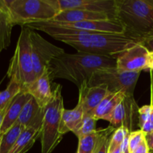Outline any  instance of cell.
Segmentation results:
<instances>
[{
  "instance_id": "6da1fadb",
  "label": "cell",
  "mask_w": 153,
  "mask_h": 153,
  "mask_svg": "<svg viewBox=\"0 0 153 153\" xmlns=\"http://www.w3.org/2000/svg\"><path fill=\"white\" fill-rule=\"evenodd\" d=\"M116 66L117 58L114 56L78 52L61 54L52 60L49 68L52 80L66 79L80 88L95 71Z\"/></svg>"
},
{
  "instance_id": "7a4b0ae2",
  "label": "cell",
  "mask_w": 153,
  "mask_h": 153,
  "mask_svg": "<svg viewBox=\"0 0 153 153\" xmlns=\"http://www.w3.org/2000/svg\"><path fill=\"white\" fill-rule=\"evenodd\" d=\"M54 39L73 46L78 52L115 58L138 41L125 34L93 33L85 35L56 36Z\"/></svg>"
},
{
  "instance_id": "3957f363",
  "label": "cell",
  "mask_w": 153,
  "mask_h": 153,
  "mask_svg": "<svg viewBox=\"0 0 153 153\" xmlns=\"http://www.w3.org/2000/svg\"><path fill=\"white\" fill-rule=\"evenodd\" d=\"M116 19L138 43L153 34V6L147 0H117Z\"/></svg>"
},
{
  "instance_id": "277c9868",
  "label": "cell",
  "mask_w": 153,
  "mask_h": 153,
  "mask_svg": "<svg viewBox=\"0 0 153 153\" xmlns=\"http://www.w3.org/2000/svg\"><path fill=\"white\" fill-rule=\"evenodd\" d=\"M13 25L52 20L60 13L57 0H5Z\"/></svg>"
},
{
  "instance_id": "5b68a950",
  "label": "cell",
  "mask_w": 153,
  "mask_h": 153,
  "mask_svg": "<svg viewBox=\"0 0 153 153\" xmlns=\"http://www.w3.org/2000/svg\"><path fill=\"white\" fill-rule=\"evenodd\" d=\"M29 32L30 28L22 27L7 73L10 80L18 84L22 92H27L30 85L36 79L31 58Z\"/></svg>"
},
{
  "instance_id": "8992f818",
  "label": "cell",
  "mask_w": 153,
  "mask_h": 153,
  "mask_svg": "<svg viewBox=\"0 0 153 153\" xmlns=\"http://www.w3.org/2000/svg\"><path fill=\"white\" fill-rule=\"evenodd\" d=\"M61 86L54 88L52 97L43 110V119L40 130L41 153H52L63 138L60 132L61 117L64 111V101Z\"/></svg>"
},
{
  "instance_id": "52a82bcc",
  "label": "cell",
  "mask_w": 153,
  "mask_h": 153,
  "mask_svg": "<svg viewBox=\"0 0 153 153\" xmlns=\"http://www.w3.org/2000/svg\"><path fill=\"white\" fill-rule=\"evenodd\" d=\"M140 73L121 71L117 67L101 69L93 73L87 85L90 87L105 85L110 93L123 92L126 97H133Z\"/></svg>"
},
{
  "instance_id": "ba28073f",
  "label": "cell",
  "mask_w": 153,
  "mask_h": 153,
  "mask_svg": "<svg viewBox=\"0 0 153 153\" xmlns=\"http://www.w3.org/2000/svg\"><path fill=\"white\" fill-rule=\"evenodd\" d=\"M29 40L33 67L37 79L43 74L45 69L49 67L54 58L65 52L31 29H30Z\"/></svg>"
},
{
  "instance_id": "9c48e42d",
  "label": "cell",
  "mask_w": 153,
  "mask_h": 153,
  "mask_svg": "<svg viewBox=\"0 0 153 153\" xmlns=\"http://www.w3.org/2000/svg\"><path fill=\"white\" fill-rule=\"evenodd\" d=\"M149 52L140 43H135L117 55L116 67L127 73L147 70Z\"/></svg>"
},
{
  "instance_id": "30bf717a",
  "label": "cell",
  "mask_w": 153,
  "mask_h": 153,
  "mask_svg": "<svg viewBox=\"0 0 153 153\" xmlns=\"http://www.w3.org/2000/svg\"><path fill=\"white\" fill-rule=\"evenodd\" d=\"M60 11L80 10L105 13L116 19L117 0H57Z\"/></svg>"
},
{
  "instance_id": "8fae6325",
  "label": "cell",
  "mask_w": 153,
  "mask_h": 153,
  "mask_svg": "<svg viewBox=\"0 0 153 153\" xmlns=\"http://www.w3.org/2000/svg\"><path fill=\"white\" fill-rule=\"evenodd\" d=\"M79 97L78 103L82 106L84 114H92L103 99L110 93L105 85L90 87L85 82L79 88Z\"/></svg>"
},
{
  "instance_id": "7c38bea8",
  "label": "cell",
  "mask_w": 153,
  "mask_h": 153,
  "mask_svg": "<svg viewBox=\"0 0 153 153\" xmlns=\"http://www.w3.org/2000/svg\"><path fill=\"white\" fill-rule=\"evenodd\" d=\"M137 105L134 101V97H126L114 109L112 114L111 126L118 128L125 126L131 132L133 128V120L135 114L138 113Z\"/></svg>"
},
{
  "instance_id": "4fadbf2b",
  "label": "cell",
  "mask_w": 153,
  "mask_h": 153,
  "mask_svg": "<svg viewBox=\"0 0 153 153\" xmlns=\"http://www.w3.org/2000/svg\"><path fill=\"white\" fill-rule=\"evenodd\" d=\"M49 67L45 69L43 74L37 77L27 90V93L36 100L42 108H44L48 104L53 93L51 87L52 80Z\"/></svg>"
},
{
  "instance_id": "5bb4252c",
  "label": "cell",
  "mask_w": 153,
  "mask_h": 153,
  "mask_svg": "<svg viewBox=\"0 0 153 153\" xmlns=\"http://www.w3.org/2000/svg\"><path fill=\"white\" fill-rule=\"evenodd\" d=\"M31 98V96L27 92L21 91L16 95L7 107L4 119L0 125V134H4L17 122L22 108Z\"/></svg>"
},
{
  "instance_id": "9a60e30c",
  "label": "cell",
  "mask_w": 153,
  "mask_h": 153,
  "mask_svg": "<svg viewBox=\"0 0 153 153\" xmlns=\"http://www.w3.org/2000/svg\"><path fill=\"white\" fill-rule=\"evenodd\" d=\"M43 110L44 108H42L36 100L31 97L22 108L17 122L24 128H41L43 119Z\"/></svg>"
},
{
  "instance_id": "2e32d148",
  "label": "cell",
  "mask_w": 153,
  "mask_h": 153,
  "mask_svg": "<svg viewBox=\"0 0 153 153\" xmlns=\"http://www.w3.org/2000/svg\"><path fill=\"white\" fill-rule=\"evenodd\" d=\"M114 19L105 13H94L80 10H67L60 11L54 18L52 22H76L87 20H106Z\"/></svg>"
},
{
  "instance_id": "e0dca14e",
  "label": "cell",
  "mask_w": 153,
  "mask_h": 153,
  "mask_svg": "<svg viewBox=\"0 0 153 153\" xmlns=\"http://www.w3.org/2000/svg\"><path fill=\"white\" fill-rule=\"evenodd\" d=\"M125 97L126 94L123 92L108 93L94 110L92 115L97 120H104L111 122L114 111Z\"/></svg>"
},
{
  "instance_id": "ac0fdd59",
  "label": "cell",
  "mask_w": 153,
  "mask_h": 153,
  "mask_svg": "<svg viewBox=\"0 0 153 153\" xmlns=\"http://www.w3.org/2000/svg\"><path fill=\"white\" fill-rule=\"evenodd\" d=\"M13 26L5 0H0V54L10 46Z\"/></svg>"
},
{
  "instance_id": "d6986e66",
  "label": "cell",
  "mask_w": 153,
  "mask_h": 153,
  "mask_svg": "<svg viewBox=\"0 0 153 153\" xmlns=\"http://www.w3.org/2000/svg\"><path fill=\"white\" fill-rule=\"evenodd\" d=\"M84 117V111L82 106L78 103L76 108L72 110L64 108L61 117L60 132L64 135L69 131L73 132L76 127L82 122Z\"/></svg>"
},
{
  "instance_id": "ffe728a7",
  "label": "cell",
  "mask_w": 153,
  "mask_h": 153,
  "mask_svg": "<svg viewBox=\"0 0 153 153\" xmlns=\"http://www.w3.org/2000/svg\"><path fill=\"white\" fill-rule=\"evenodd\" d=\"M41 128H24L9 153H26L40 137Z\"/></svg>"
},
{
  "instance_id": "44dd1931",
  "label": "cell",
  "mask_w": 153,
  "mask_h": 153,
  "mask_svg": "<svg viewBox=\"0 0 153 153\" xmlns=\"http://www.w3.org/2000/svg\"><path fill=\"white\" fill-rule=\"evenodd\" d=\"M104 132L105 128H101L79 137L77 153H94Z\"/></svg>"
},
{
  "instance_id": "7402d4cb",
  "label": "cell",
  "mask_w": 153,
  "mask_h": 153,
  "mask_svg": "<svg viewBox=\"0 0 153 153\" xmlns=\"http://www.w3.org/2000/svg\"><path fill=\"white\" fill-rule=\"evenodd\" d=\"M24 128L16 122L11 128L1 135L0 153H9Z\"/></svg>"
},
{
  "instance_id": "603a6c76",
  "label": "cell",
  "mask_w": 153,
  "mask_h": 153,
  "mask_svg": "<svg viewBox=\"0 0 153 153\" xmlns=\"http://www.w3.org/2000/svg\"><path fill=\"white\" fill-rule=\"evenodd\" d=\"M21 92V88L14 81L10 80L5 90L0 92V111L5 108Z\"/></svg>"
},
{
  "instance_id": "cb8c5ba5",
  "label": "cell",
  "mask_w": 153,
  "mask_h": 153,
  "mask_svg": "<svg viewBox=\"0 0 153 153\" xmlns=\"http://www.w3.org/2000/svg\"><path fill=\"white\" fill-rule=\"evenodd\" d=\"M97 120L92 114H84L83 119L76 129L73 131L78 138L96 131Z\"/></svg>"
},
{
  "instance_id": "d4e9b609",
  "label": "cell",
  "mask_w": 153,
  "mask_h": 153,
  "mask_svg": "<svg viewBox=\"0 0 153 153\" xmlns=\"http://www.w3.org/2000/svg\"><path fill=\"white\" fill-rule=\"evenodd\" d=\"M116 128L114 127L108 126L105 128V132L100 138V141L97 143L94 153H108V152L109 144H110L112 134L115 131Z\"/></svg>"
},
{
  "instance_id": "484cf974",
  "label": "cell",
  "mask_w": 153,
  "mask_h": 153,
  "mask_svg": "<svg viewBox=\"0 0 153 153\" xmlns=\"http://www.w3.org/2000/svg\"><path fill=\"white\" fill-rule=\"evenodd\" d=\"M129 130L125 126H121L120 128H116V130L111 136L108 150H113L116 148L121 147L123 142L125 140L126 137L129 134Z\"/></svg>"
},
{
  "instance_id": "4316f807",
  "label": "cell",
  "mask_w": 153,
  "mask_h": 153,
  "mask_svg": "<svg viewBox=\"0 0 153 153\" xmlns=\"http://www.w3.org/2000/svg\"><path fill=\"white\" fill-rule=\"evenodd\" d=\"M146 140V134L141 130L132 131L128 136V149L129 153L137 147L143 140Z\"/></svg>"
},
{
  "instance_id": "83f0119b",
  "label": "cell",
  "mask_w": 153,
  "mask_h": 153,
  "mask_svg": "<svg viewBox=\"0 0 153 153\" xmlns=\"http://www.w3.org/2000/svg\"><path fill=\"white\" fill-rule=\"evenodd\" d=\"M152 106L144 105L141 108H139L138 114H139V126L140 127L145 123L150 120V114Z\"/></svg>"
},
{
  "instance_id": "f1b7e54d",
  "label": "cell",
  "mask_w": 153,
  "mask_h": 153,
  "mask_svg": "<svg viewBox=\"0 0 153 153\" xmlns=\"http://www.w3.org/2000/svg\"><path fill=\"white\" fill-rule=\"evenodd\" d=\"M139 43L144 46L149 52H153V34L142 40Z\"/></svg>"
},
{
  "instance_id": "f546056e",
  "label": "cell",
  "mask_w": 153,
  "mask_h": 153,
  "mask_svg": "<svg viewBox=\"0 0 153 153\" xmlns=\"http://www.w3.org/2000/svg\"><path fill=\"white\" fill-rule=\"evenodd\" d=\"M130 153H150V149H149V146H148L146 140H143L136 149Z\"/></svg>"
},
{
  "instance_id": "4dcf8cb0",
  "label": "cell",
  "mask_w": 153,
  "mask_h": 153,
  "mask_svg": "<svg viewBox=\"0 0 153 153\" xmlns=\"http://www.w3.org/2000/svg\"><path fill=\"white\" fill-rule=\"evenodd\" d=\"M140 130L144 133L145 134H148L149 133L153 131V123L150 120L148 122L145 123L141 127H140Z\"/></svg>"
},
{
  "instance_id": "1f68e13d",
  "label": "cell",
  "mask_w": 153,
  "mask_h": 153,
  "mask_svg": "<svg viewBox=\"0 0 153 153\" xmlns=\"http://www.w3.org/2000/svg\"><path fill=\"white\" fill-rule=\"evenodd\" d=\"M146 140L149 149L151 151H153V131L149 134H146Z\"/></svg>"
},
{
  "instance_id": "d6a6232c",
  "label": "cell",
  "mask_w": 153,
  "mask_h": 153,
  "mask_svg": "<svg viewBox=\"0 0 153 153\" xmlns=\"http://www.w3.org/2000/svg\"><path fill=\"white\" fill-rule=\"evenodd\" d=\"M147 67L149 70H153V52H149Z\"/></svg>"
},
{
  "instance_id": "836d02e7",
  "label": "cell",
  "mask_w": 153,
  "mask_h": 153,
  "mask_svg": "<svg viewBox=\"0 0 153 153\" xmlns=\"http://www.w3.org/2000/svg\"><path fill=\"white\" fill-rule=\"evenodd\" d=\"M150 70V77H151V105L153 107V70Z\"/></svg>"
},
{
  "instance_id": "e575fe53",
  "label": "cell",
  "mask_w": 153,
  "mask_h": 153,
  "mask_svg": "<svg viewBox=\"0 0 153 153\" xmlns=\"http://www.w3.org/2000/svg\"><path fill=\"white\" fill-rule=\"evenodd\" d=\"M10 104H9V105H10ZM9 105L7 106V107L3 109V110L0 111V125H1V122H2V120H3V119H4V115H5L6 111H7V107L9 106Z\"/></svg>"
},
{
  "instance_id": "d590c367",
  "label": "cell",
  "mask_w": 153,
  "mask_h": 153,
  "mask_svg": "<svg viewBox=\"0 0 153 153\" xmlns=\"http://www.w3.org/2000/svg\"><path fill=\"white\" fill-rule=\"evenodd\" d=\"M108 153H122V147L116 148V149H113V150H108Z\"/></svg>"
},
{
  "instance_id": "8d00e7d4",
  "label": "cell",
  "mask_w": 153,
  "mask_h": 153,
  "mask_svg": "<svg viewBox=\"0 0 153 153\" xmlns=\"http://www.w3.org/2000/svg\"><path fill=\"white\" fill-rule=\"evenodd\" d=\"M150 121L153 123V107L151 109V114H150Z\"/></svg>"
},
{
  "instance_id": "74e56055",
  "label": "cell",
  "mask_w": 153,
  "mask_h": 153,
  "mask_svg": "<svg viewBox=\"0 0 153 153\" xmlns=\"http://www.w3.org/2000/svg\"><path fill=\"white\" fill-rule=\"evenodd\" d=\"M148 1H149V3L150 4H152V5L153 6V0H147Z\"/></svg>"
},
{
  "instance_id": "f35d334b",
  "label": "cell",
  "mask_w": 153,
  "mask_h": 153,
  "mask_svg": "<svg viewBox=\"0 0 153 153\" xmlns=\"http://www.w3.org/2000/svg\"><path fill=\"white\" fill-rule=\"evenodd\" d=\"M1 134H0V146H1Z\"/></svg>"
},
{
  "instance_id": "ab89813d",
  "label": "cell",
  "mask_w": 153,
  "mask_h": 153,
  "mask_svg": "<svg viewBox=\"0 0 153 153\" xmlns=\"http://www.w3.org/2000/svg\"><path fill=\"white\" fill-rule=\"evenodd\" d=\"M150 153H153V151H151L150 150Z\"/></svg>"
}]
</instances>
